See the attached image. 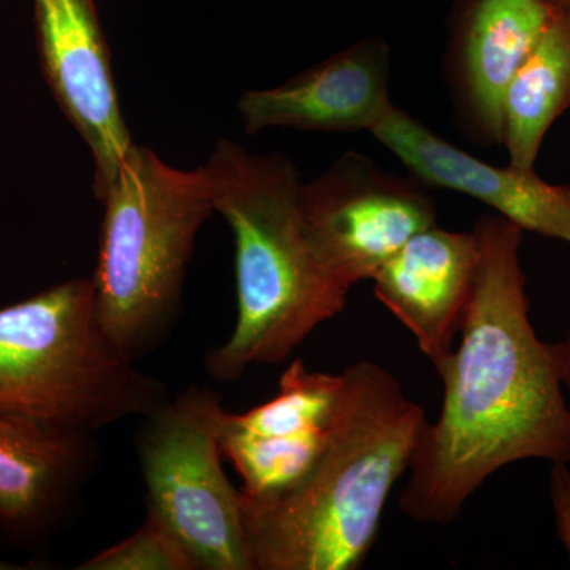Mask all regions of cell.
Listing matches in <instances>:
<instances>
[{
    "label": "cell",
    "mask_w": 570,
    "mask_h": 570,
    "mask_svg": "<svg viewBox=\"0 0 570 570\" xmlns=\"http://www.w3.org/2000/svg\"><path fill=\"white\" fill-rule=\"evenodd\" d=\"M480 261L461 341L439 377L438 419L423 428L400 509L448 527L499 469L523 460L570 461V409L561 343H546L530 318L520 250L524 232L482 216Z\"/></svg>",
    "instance_id": "cell-1"
},
{
    "label": "cell",
    "mask_w": 570,
    "mask_h": 570,
    "mask_svg": "<svg viewBox=\"0 0 570 570\" xmlns=\"http://www.w3.org/2000/svg\"><path fill=\"white\" fill-rule=\"evenodd\" d=\"M426 415L374 362L344 370V392L321 459L279 497L242 494L254 570H356L412 460Z\"/></svg>",
    "instance_id": "cell-2"
},
{
    "label": "cell",
    "mask_w": 570,
    "mask_h": 570,
    "mask_svg": "<svg viewBox=\"0 0 570 570\" xmlns=\"http://www.w3.org/2000/svg\"><path fill=\"white\" fill-rule=\"evenodd\" d=\"M214 212L235 243L234 332L206 355L209 376L236 381L254 365H276L346 307L348 291L318 265L307 245L294 160L255 153L232 138L214 145L208 163Z\"/></svg>",
    "instance_id": "cell-3"
},
{
    "label": "cell",
    "mask_w": 570,
    "mask_h": 570,
    "mask_svg": "<svg viewBox=\"0 0 570 570\" xmlns=\"http://www.w3.org/2000/svg\"><path fill=\"white\" fill-rule=\"evenodd\" d=\"M170 397L105 332L92 279L0 307V415L96 434Z\"/></svg>",
    "instance_id": "cell-4"
},
{
    "label": "cell",
    "mask_w": 570,
    "mask_h": 570,
    "mask_svg": "<svg viewBox=\"0 0 570 570\" xmlns=\"http://www.w3.org/2000/svg\"><path fill=\"white\" fill-rule=\"evenodd\" d=\"M99 200L97 316L116 346L137 362L178 321L195 238L214 212L208 176L205 167H171L134 142Z\"/></svg>",
    "instance_id": "cell-5"
},
{
    "label": "cell",
    "mask_w": 570,
    "mask_h": 570,
    "mask_svg": "<svg viewBox=\"0 0 570 570\" xmlns=\"http://www.w3.org/2000/svg\"><path fill=\"white\" fill-rule=\"evenodd\" d=\"M223 411L213 390L189 387L142 417L137 452L146 515L175 535L197 570H254L242 491L224 471Z\"/></svg>",
    "instance_id": "cell-6"
},
{
    "label": "cell",
    "mask_w": 570,
    "mask_h": 570,
    "mask_svg": "<svg viewBox=\"0 0 570 570\" xmlns=\"http://www.w3.org/2000/svg\"><path fill=\"white\" fill-rule=\"evenodd\" d=\"M299 214L307 245L322 269L351 292L373 279L412 236L436 224L438 206L412 175L379 167L346 151L324 174L303 181Z\"/></svg>",
    "instance_id": "cell-7"
},
{
    "label": "cell",
    "mask_w": 570,
    "mask_h": 570,
    "mask_svg": "<svg viewBox=\"0 0 570 570\" xmlns=\"http://www.w3.org/2000/svg\"><path fill=\"white\" fill-rule=\"evenodd\" d=\"M33 22L45 82L92 154L94 194L100 198L135 141L96 2L33 0Z\"/></svg>",
    "instance_id": "cell-8"
},
{
    "label": "cell",
    "mask_w": 570,
    "mask_h": 570,
    "mask_svg": "<svg viewBox=\"0 0 570 570\" xmlns=\"http://www.w3.org/2000/svg\"><path fill=\"white\" fill-rule=\"evenodd\" d=\"M343 392L344 373L311 371L298 358L272 400L239 414L224 409L220 452L242 478L243 497H279L305 478L332 438Z\"/></svg>",
    "instance_id": "cell-9"
},
{
    "label": "cell",
    "mask_w": 570,
    "mask_h": 570,
    "mask_svg": "<svg viewBox=\"0 0 570 570\" xmlns=\"http://www.w3.org/2000/svg\"><path fill=\"white\" fill-rule=\"evenodd\" d=\"M558 9L550 0H456L442 70L453 122L472 145L502 146L505 91Z\"/></svg>",
    "instance_id": "cell-10"
},
{
    "label": "cell",
    "mask_w": 570,
    "mask_h": 570,
    "mask_svg": "<svg viewBox=\"0 0 570 570\" xmlns=\"http://www.w3.org/2000/svg\"><path fill=\"white\" fill-rule=\"evenodd\" d=\"M371 135L430 189L466 195L523 232L570 245L569 186L547 183L535 170L480 160L396 105Z\"/></svg>",
    "instance_id": "cell-11"
},
{
    "label": "cell",
    "mask_w": 570,
    "mask_h": 570,
    "mask_svg": "<svg viewBox=\"0 0 570 570\" xmlns=\"http://www.w3.org/2000/svg\"><path fill=\"white\" fill-rule=\"evenodd\" d=\"M392 51L381 37H366L275 88L239 97L238 115L247 135L269 129L314 134L373 132L393 107Z\"/></svg>",
    "instance_id": "cell-12"
},
{
    "label": "cell",
    "mask_w": 570,
    "mask_h": 570,
    "mask_svg": "<svg viewBox=\"0 0 570 570\" xmlns=\"http://www.w3.org/2000/svg\"><path fill=\"white\" fill-rule=\"evenodd\" d=\"M480 245L474 230L419 232L374 275V295L417 341L441 373L452 356L478 276Z\"/></svg>",
    "instance_id": "cell-13"
},
{
    "label": "cell",
    "mask_w": 570,
    "mask_h": 570,
    "mask_svg": "<svg viewBox=\"0 0 570 570\" xmlns=\"http://www.w3.org/2000/svg\"><path fill=\"white\" fill-rule=\"evenodd\" d=\"M92 438L0 415V538L31 547L61 527L96 463Z\"/></svg>",
    "instance_id": "cell-14"
},
{
    "label": "cell",
    "mask_w": 570,
    "mask_h": 570,
    "mask_svg": "<svg viewBox=\"0 0 570 570\" xmlns=\"http://www.w3.org/2000/svg\"><path fill=\"white\" fill-rule=\"evenodd\" d=\"M570 108V11L558 9L502 102V146L509 164L535 170L543 138Z\"/></svg>",
    "instance_id": "cell-15"
},
{
    "label": "cell",
    "mask_w": 570,
    "mask_h": 570,
    "mask_svg": "<svg viewBox=\"0 0 570 570\" xmlns=\"http://www.w3.org/2000/svg\"><path fill=\"white\" fill-rule=\"evenodd\" d=\"M77 570H197L170 531L146 515L132 535L77 566Z\"/></svg>",
    "instance_id": "cell-16"
},
{
    "label": "cell",
    "mask_w": 570,
    "mask_h": 570,
    "mask_svg": "<svg viewBox=\"0 0 570 570\" xmlns=\"http://www.w3.org/2000/svg\"><path fill=\"white\" fill-rule=\"evenodd\" d=\"M569 463L551 464L550 498L554 524L570 566V469Z\"/></svg>",
    "instance_id": "cell-17"
},
{
    "label": "cell",
    "mask_w": 570,
    "mask_h": 570,
    "mask_svg": "<svg viewBox=\"0 0 570 570\" xmlns=\"http://www.w3.org/2000/svg\"><path fill=\"white\" fill-rule=\"evenodd\" d=\"M50 562L32 560L28 562H11L0 558V570H48Z\"/></svg>",
    "instance_id": "cell-18"
},
{
    "label": "cell",
    "mask_w": 570,
    "mask_h": 570,
    "mask_svg": "<svg viewBox=\"0 0 570 570\" xmlns=\"http://www.w3.org/2000/svg\"><path fill=\"white\" fill-rule=\"evenodd\" d=\"M562 351V382H564V390L568 392V403L570 409V332L568 337L561 343Z\"/></svg>",
    "instance_id": "cell-19"
},
{
    "label": "cell",
    "mask_w": 570,
    "mask_h": 570,
    "mask_svg": "<svg viewBox=\"0 0 570 570\" xmlns=\"http://www.w3.org/2000/svg\"><path fill=\"white\" fill-rule=\"evenodd\" d=\"M550 2H553L554 6L560 7L562 10L570 11V0H550Z\"/></svg>",
    "instance_id": "cell-20"
}]
</instances>
